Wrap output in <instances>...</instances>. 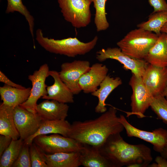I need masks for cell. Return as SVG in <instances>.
Masks as SVG:
<instances>
[{
  "label": "cell",
  "mask_w": 167,
  "mask_h": 167,
  "mask_svg": "<svg viewBox=\"0 0 167 167\" xmlns=\"http://www.w3.org/2000/svg\"><path fill=\"white\" fill-rule=\"evenodd\" d=\"M69 109L67 104L45 99L37 104L36 110L43 120L51 121L66 119Z\"/></svg>",
  "instance_id": "2e32d148"
},
{
  "label": "cell",
  "mask_w": 167,
  "mask_h": 167,
  "mask_svg": "<svg viewBox=\"0 0 167 167\" xmlns=\"http://www.w3.org/2000/svg\"><path fill=\"white\" fill-rule=\"evenodd\" d=\"M148 2L153 8V12L167 11V3L165 0H148Z\"/></svg>",
  "instance_id": "4dcf8cb0"
},
{
  "label": "cell",
  "mask_w": 167,
  "mask_h": 167,
  "mask_svg": "<svg viewBox=\"0 0 167 167\" xmlns=\"http://www.w3.org/2000/svg\"><path fill=\"white\" fill-rule=\"evenodd\" d=\"M160 153L161 156L167 159V144L162 151Z\"/></svg>",
  "instance_id": "e575fe53"
},
{
  "label": "cell",
  "mask_w": 167,
  "mask_h": 167,
  "mask_svg": "<svg viewBox=\"0 0 167 167\" xmlns=\"http://www.w3.org/2000/svg\"><path fill=\"white\" fill-rule=\"evenodd\" d=\"M28 145L24 143L12 167H31V164Z\"/></svg>",
  "instance_id": "f546056e"
},
{
  "label": "cell",
  "mask_w": 167,
  "mask_h": 167,
  "mask_svg": "<svg viewBox=\"0 0 167 167\" xmlns=\"http://www.w3.org/2000/svg\"><path fill=\"white\" fill-rule=\"evenodd\" d=\"M108 71L105 65L98 63L92 65L79 80V84L82 91L86 94L92 93L96 91L107 75Z\"/></svg>",
  "instance_id": "5bb4252c"
},
{
  "label": "cell",
  "mask_w": 167,
  "mask_h": 167,
  "mask_svg": "<svg viewBox=\"0 0 167 167\" xmlns=\"http://www.w3.org/2000/svg\"><path fill=\"white\" fill-rule=\"evenodd\" d=\"M96 58L100 62L109 59L116 60L123 64L124 69L130 70L133 74L140 77L143 76L149 64L144 60L130 57L117 47L102 49L97 52Z\"/></svg>",
  "instance_id": "9c48e42d"
},
{
  "label": "cell",
  "mask_w": 167,
  "mask_h": 167,
  "mask_svg": "<svg viewBox=\"0 0 167 167\" xmlns=\"http://www.w3.org/2000/svg\"><path fill=\"white\" fill-rule=\"evenodd\" d=\"M64 19L76 28H84L91 22V0H57Z\"/></svg>",
  "instance_id": "5b68a950"
},
{
  "label": "cell",
  "mask_w": 167,
  "mask_h": 167,
  "mask_svg": "<svg viewBox=\"0 0 167 167\" xmlns=\"http://www.w3.org/2000/svg\"><path fill=\"white\" fill-rule=\"evenodd\" d=\"M99 148L113 167H127L135 163L145 164L148 166L153 159L149 147L143 144H129L123 139L120 133L109 136Z\"/></svg>",
  "instance_id": "7a4b0ae2"
},
{
  "label": "cell",
  "mask_w": 167,
  "mask_h": 167,
  "mask_svg": "<svg viewBox=\"0 0 167 167\" xmlns=\"http://www.w3.org/2000/svg\"><path fill=\"white\" fill-rule=\"evenodd\" d=\"M29 146L31 167H48L45 161L44 152L34 142Z\"/></svg>",
  "instance_id": "f1b7e54d"
},
{
  "label": "cell",
  "mask_w": 167,
  "mask_h": 167,
  "mask_svg": "<svg viewBox=\"0 0 167 167\" xmlns=\"http://www.w3.org/2000/svg\"><path fill=\"white\" fill-rule=\"evenodd\" d=\"M150 107L157 118L167 124V99L162 94L153 96Z\"/></svg>",
  "instance_id": "83f0119b"
},
{
  "label": "cell",
  "mask_w": 167,
  "mask_h": 167,
  "mask_svg": "<svg viewBox=\"0 0 167 167\" xmlns=\"http://www.w3.org/2000/svg\"><path fill=\"white\" fill-rule=\"evenodd\" d=\"M71 125V124L66 119L43 120L36 132L24 141V143L29 146L36 136L49 134H58L68 137Z\"/></svg>",
  "instance_id": "ac0fdd59"
},
{
  "label": "cell",
  "mask_w": 167,
  "mask_h": 167,
  "mask_svg": "<svg viewBox=\"0 0 167 167\" xmlns=\"http://www.w3.org/2000/svg\"><path fill=\"white\" fill-rule=\"evenodd\" d=\"M49 75L54 79V82L53 85L47 86V95L41 98L66 104L74 103V95L61 79L59 73L56 71H49Z\"/></svg>",
  "instance_id": "9a60e30c"
},
{
  "label": "cell",
  "mask_w": 167,
  "mask_h": 167,
  "mask_svg": "<svg viewBox=\"0 0 167 167\" xmlns=\"http://www.w3.org/2000/svg\"><path fill=\"white\" fill-rule=\"evenodd\" d=\"M129 84L132 91L131 97V112L126 113L127 117L133 115L139 118H144L146 117L145 112L150 107L153 96L145 87L142 77L132 74Z\"/></svg>",
  "instance_id": "52a82bcc"
},
{
  "label": "cell",
  "mask_w": 167,
  "mask_h": 167,
  "mask_svg": "<svg viewBox=\"0 0 167 167\" xmlns=\"http://www.w3.org/2000/svg\"><path fill=\"white\" fill-rule=\"evenodd\" d=\"M31 88H19L5 84L0 87V95L2 103L15 107L25 102L28 98Z\"/></svg>",
  "instance_id": "44dd1931"
},
{
  "label": "cell",
  "mask_w": 167,
  "mask_h": 167,
  "mask_svg": "<svg viewBox=\"0 0 167 167\" xmlns=\"http://www.w3.org/2000/svg\"><path fill=\"white\" fill-rule=\"evenodd\" d=\"M14 119L19 138L24 141L36 132L43 120L37 113L28 111L20 105L14 108Z\"/></svg>",
  "instance_id": "7c38bea8"
},
{
  "label": "cell",
  "mask_w": 167,
  "mask_h": 167,
  "mask_svg": "<svg viewBox=\"0 0 167 167\" xmlns=\"http://www.w3.org/2000/svg\"><path fill=\"white\" fill-rule=\"evenodd\" d=\"M34 142L45 153L79 152L82 144L72 138L58 134L50 135H41L35 137Z\"/></svg>",
  "instance_id": "8992f818"
},
{
  "label": "cell",
  "mask_w": 167,
  "mask_h": 167,
  "mask_svg": "<svg viewBox=\"0 0 167 167\" xmlns=\"http://www.w3.org/2000/svg\"><path fill=\"white\" fill-rule=\"evenodd\" d=\"M119 117L128 137L142 139L152 144L155 151L160 153L162 151L167 144V130L159 128L152 131L142 130L131 125L123 115Z\"/></svg>",
  "instance_id": "30bf717a"
},
{
  "label": "cell",
  "mask_w": 167,
  "mask_h": 167,
  "mask_svg": "<svg viewBox=\"0 0 167 167\" xmlns=\"http://www.w3.org/2000/svg\"><path fill=\"white\" fill-rule=\"evenodd\" d=\"M142 78L152 96L162 94L167 85V67H158L149 64Z\"/></svg>",
  "instance_id": "4fadbf2b"
},
{
  "label": "cell",
  "mask_w": 167,
  "mask_h": 167,
  "mask_svg": "<svg viewBox=\"0 0 167 167\" xmlns=\"http://www.w3.org/2000/svg\"><path fill=\"white\" fill-rule=\"evenodd\" d=\"M12 139L10 137L1 135L0 136V157L10 145Z\"/></svg>",
  "instance_id": "1f68e13d"
},
{
  "label": "cell",
  "mask_w": 167,
  "mask_h": 167,
  "mask_svg": "<svg viewBox=\"0 0 167 167\" xmlns=\"http://www.w3.org/2000/svg\"><path fill=\"white\" fill-rule=\"evenodd\" d=\"M95 9L94 23L97 32L105 31L109 27L106 18L105 5L107 0H91Z\"/></svg>",
  "instance_id": "4316f807"
},
{
  "label": "cell",
  "mask_w": 167,
  "mask_h": 167,
  "mask_svg": "<svg viewBox=\"0 0 167 167\" xmlns=\"http://www.w3.org/2000/svg\"><path fill=\"white\" fill-rule=\"evenodd\" d=\"M79 153L81 165L84 167H113L111 162L101 153L98 147L82 144Z\"/></svg>",
  "instance_id": "e0dca14e"
},
{
  "label": "cell",
  "mask_w": 167,
  "mask_h": 167,
  "mask_svg": "<svg viewBox=\"0 0 167 167\" xmlns=\"http://www.w3.org/2000/svg\"><path fill=\"white\" fill-rule=\"evenodd\" d=\"M0 82L9 86L19 88L23 89L25 88L16 84L11 80L1 71H0Z\"/></svg>",
  "instance_id": "d6a6232c"
},
{
  "label": "cell",
  "mask_w": 167,
  "mask_h": 167,
  "mask_svg": "<svg viewBox=\"0 0 167 167\" xmlns=\"http://www.w3.org/2000/svg\"><path fill=\"white\" fill-rule=\"evenodd\" d=\"M44 154L48 167H78L81 166L79 152L52 154L44 152Z\"/></svg>",
  "instance_id": "603a6c76"
},
{
  "label": "cell",
  "mask_w": 167,
  "mask_h": 167,
  "mask_svg": "<svg viewBox=\"0 0 167 167\" xmlns=\"http://www.w3.org/2000/svg\"><path fill=\"white\" fill-rule=\"evenodd\" d=\"M122 84L121 79L118 77L115 78L107 75L99 85V88L91 93L98 99L95 108L96 113H103L107 110L105 101L110 94Z\"/></svg>",
  "instance_id": "d6986e66"
},
{
  "label": "cell",
  "mask_w": 167,
  "mask_h": 167,
  "mask_svg": "<svg viewBox=\"0 0 167 167\" xmlns=\"http://www.w3.org/2000/svg\"><path fill=\"white\" fill-rule=\"evenodd\" d=\"M49 67L45 63L41 66L38 70H36L28 76L31 82L30 95L28 99L19 105L27 110L33 113H36V108L38 100L47 95V86L45 82L46 78L49 76Z\"/></svg>",
  "instance_id": "ba28073f"
},
{
  "label": "cell",
  "mask_w": 167,
  "mask_h": 167,
  "mask_svg": "<svg viewBox=\"0 0 167 167\" xmlns=\"http://www.w3.org/2000/svg\"><path fill=\"white\" fill-rule=\"evenodd\" d=\"M7 5L6 13V14H9L17 11L23 15L28 23L30 32L34 41V19L26 6L23 4L22 0H7Z\"/></svg>",
  "instance_id": "484cf974"
},
{
  "label": "cell",
  "mask_w": 167,
  "mask_h": 167,
  "mask_svg": "<svg viewBox=\"0 0 167 167\" xmlns=\"http://www.w3.org/2000/svg\"><path fill=\"white\" fill-rule=\"evenodd\" d=\"M113 107L94 119L75 121L71 124L68 137L79 143L99 147L110 135L120 133L124 129Z\"/></svg>",
  "instance_id": "6da1fadb"
},
{
  "label": "cell",
  "mask_w": 167,
  "mask_h": 167,
  "mask_svg": "<svg viewBox=\"0 0 167 167\" xmlns=\"http://www.w3.org/2000/svg\"><path fill=\"white\" fill-rule=\"evenodd\" d=\"M161 32V33H165L167 35V22L162 27Z\"/></svg>",
  "instance_id": "d590c367"
},
{
  "label": "cell",
  "mask_w": 167,
  "mask_h": 167,
  "mask_svg": "<svg viewBox=\"0 0 167 167\" xmlns=\"http://www.w3.org/2000/svg\"><path fill=\"white\" fill-rule=\"evenodd\" d=\"M14 108L2 102L0 105V134L16 140L20 138L14 119Z\"/></svg>",
  "instance_id": "7402d4cb"
},
{
  "label": "cell",
  "mask_w": 167,
  "mask_h": 167,
  "mask_svg": "<svg viewBox=\"0 0 167 167\" xmlns=\"http://www.w3.org/2000/svg\"><path fill=\"white\" fill-rule=\"evenodd\" d=\"M158 36L154 33L138 28L130 31L117 44L123 53L130 57L144 60Z\"/></svg>",
  "instance_id": "277c9868"
},
{
  "label": "cell",
  "mask_w": 167,
  "mask_h": 167,
  "mask_svg": "<svg viewBox=\"0 0 167 167\" xmlns=\"http://www.w3.org/2000/svg\"><path fill=\"white\" fill-rule=\"evenodd\" d=\"M167 34L161 33L150 49L144 60L149 64L160 67H167Z\"/></svg>",
  "instance_id": "ffe728a7"
},
{
  "label": "cell",
  "mask_w": 167,
  "mask_h": 167,
  "mask_svg": "<svg viewBox=\"0 0 167 167\" xmlns=\"http://www.w3.org/2000/svg\"><path fill=\"white\" fill-rule=\"evenodd\" d=\"M24 143L20 138L12 139L10 145L0 157V167H12L17 159Z\"/></svg>",
  "instance_id": "d4e9b609"
},
{
  "label": "cell",
  "mask_w": 167,
  "mask_h": 167,
  "mask_svg": "<svg viewBox=\"0 0 167 167\" xmlns=\"http://www.w3.org/2000/svg\"><path fill=\"white\" fill-rule=\"evenodd\" d=\"M36 35L38 43L47 51L70 57L89 53L95 46L98 39V36H95L92 40L86 43L81 41L76 37L56 40L44 36L40 28L37 29Z\"/></svg>",
  "instance_id": "3957f363"
},
{
  "label": "cell",
  "mask_w": 167,
  "mask_h": 167,
  "mask_svg": "<svg viewBox=\"0 0 167 167\" xmlns=\"http://www.w3.org/2000/svg\"><path fill=\"white\" fill-rule=\"evenodd\" d=\"M90 67V62L87 60H75L61 65L59 72L60 77L74 95L79 94L82 91L79 84V80Z\"/></svg>",
  "instance_id": "8fae6325"
},
{
  "label": "cell",
  "mask_w": 167,
  "mask_h": 167,
  "mask_svg": "<svg viewBox=\"0 0 167 167\" xmlns=\"http://www.w3.org/2000/svg\"><path fill=\"white\" fill-rule=\"evenodd\" d=\"M167 22V11L152 12L148 17L146 21L137 25L138 28L149 31L153 32L158 36L161 33V29Z\"/></svg>",
  "instance_id": "cb8c5ba5"
},
{
  "label": "cell",
  "mask_w": 167,
  "mask_h": 167,
  "mask_svg": "<svg viewBox=\"0 0 167 167\" xmlns=\"http://www.w3.org/2000/svg\"><path fill=\"white\" fill-rule=\"evenodd\" d=\"M166 43L167 45V36L166 38Z\"/></svg>",
  "instance_id": "74e56055"
},
{
  "label": "cell",
  "mask_w": 167,
  "mask_h": 167,
  "mask_svg": "<svg viewBox=\"0 0 167 167\" xmlns=\"http://www.w3.org/2000/svg\"><path fill=\"white\" fill-rule=\"evenodd\" d=\"M162 95L165 97L167 99V85L163 92Z\"/></svg>",
  "instance_id": "8d00e7d4"
},
{
  "label": "cell",
  "mask_w": 167,
  "mask_h": 167,
  "mask_svg": "<svg viewBox=\"0 0 167 167\" xmlns=\"http://www.w3.org/2000/svg\"><path fill=\"white\" fill-rule=\"evenodd\" d=\"M155 161L156 167H167V159L161 155L157 156Z\"/></svg>",
  "instance_id": "836d02e7"
}]
</instances>
